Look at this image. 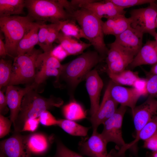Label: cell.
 <instances>
[{
	"instance_id": "1",
	"label": "cell",
	"mask_w": 157,
	"mask_h": 157,
	"mask_svg": "<svg viewBox=\"0 0 157 157\" xmlns=\"http://www.w3.org/2000/svg\"><path fill=\"white\" fill-rule=\"evenodd\" d=\"M79 24L86 39L103 58L108 50L105 44L103 27L104 22L92 12L86 9L76 7L69 13Z\"/></svg>"
},
{
	"instance_id": "2",
	"label": "cell",
	"mask_w": 157,
	"mask_h": 157,
	"mask_svg": "<svg viewBox=\"0 0 157 157\" xmlns=\"http://www.w3.org/2000/svg\"><path fill=\"white\" fill-rule=\"evenodd\" d=\"M34 90L28 91L23 97L20 111L13 124L16 132H21L27 119L38 118L45 111L54 107H60L63 104L60 98L53 96L45 98Z\"/></svg>"
},
{
	"instance_id": "3",
	"label": "cell",
	"mask_w": 157,
	"mask_h": 157,
	"mask_svg": "<svg viewBox=\"0 0 157 157\" xmlns=\"http://www.w3.org/2000/svg\"><path fill=\"white\" fill-rule=\"evenodd\" d=\"M102 58L96 51L83 53L71 62L62 65L58 81L60 78L62 79L73 91Z\"/></svg>"
},
{
	"instance_id": "4",
	"label": "cell",
	"mask_w": 157,
	"mask_h": 157,
	"mask_svg": "<svg viewBox=\"0 0 157 157\" xmlns=\"http://www.w3.org/2000/svg\"><path fill=\"white\" fill-rule=\"evenodd\" d=\"M33 19L26 16L13 15L0 17V30L5 38V45L8 56H17L19 43L27 31L35 24Z\"/></svg>"
},
{
	"instance_id": "5",
	"label": "cell",
	"mask_w": 157,
	"mask_h": 157,
	"mask_svg": "<svg viewBox=\"0 0 157 157\" xmlns=\"http://www.w3.org/2000/svg\"><path fill=\"white\" fill-rule=\"evenodd\" d=\"M28 15L37 22L55 23L72 19L59 0H25Z\"/></svg>"
},
{
	"instance_id": "6",
	"label": "cell",
	"mask_w": 157,
	"mask_h": 157,
	"mask_svg": "<svg viewBox=\"0 0 157 157\" xmlns=\"http://www.w3.org/2000/svg\"><path fill=\"white\" fill-rule=\"evenodd\" d=\"M41 53L40 51L34 48L29 52L15 58L8 86L33 82L36 74L37 60Z\"/></svg>"
},
{
	"instance_id": "7",
	"label": "cell",
	"mask_w": 157,
	"mask_h": 157,
	"mask_svg": "<svg viewBox=\"0 0 157 157\" xmlns=\"http://www.w3.org/2000/svg\"><path fill=\"white\" fill-rule=\"evenodd\" d=\"M156 1L150 3L147 7L132 10L130 17L132 21L131 27L143 34L148 33L154 37L157 33L156 31L157 4Z\"/></svg>"
},
{
	"instance_id": "8",
	"label": "cell",
	"mask_w": 157,
	"mask_h": 157,
	"mask_svg": "<svg viewBox=\"0 0 157 157\" xmlns=\"http://www.w3.org/2000/svg\"><path fill=\"white\" fill-rule=\"evenodd\" d=\"M126 108L127 107L120 105L115 113L103 124V129L100 133L107 144L114 142L119 149L126 144L122 136V127Z\"/></svg>"
},
{
	"instance_id": "9",
	"label": "cell",
	"mask_w": 157,
	"mask_h": 157,
	"mask_svg": "<svg viewBox=\"0 0 157 157\" xmlns=\"http://www.w3.org/2000/svg\"><path fill=\"white\" fill-rule=\"evenodd\" d=\"M108 45L110 49L106 60L107 72L116 74L126 69L132 62L135 55L114 42Z\"/></svg>"
},
{
	"instance_id": "10",
	"label": "cell",
	"mask_w": 157,
	"mask_h": 157,
	"mask_svg": "<svg viewBox=\"0 0 157 157\" xmlns=\"http://www.w3.org/2000/svg\"><path fill=\"white\" fill-rule=\"evenodd\" d=\"M62 67L60 62L52 55L51 51L41 53L36 62V68L39 69L33 83L38 86L51 76H56L57 82Z\"/></svg>"
},
{
	"instance_id": "11",
	"label": "cell",
	"mask_w": 157,
	"mask_h": 157,
	"mask_svg": "<svg viewBox=\"0 0 157 157\" xmlns=\"http://www.w3.org/2000/svg\"><path fill=\"white\" fill-rule=\"evenodd\" d=\"M72 3L79 8L88 10L99 18L107 19L120 15H125L124 9L115 5L110 0L102 1L93 0H72Z\"/></svg>"
},
{
	"instance_id": "12",
	"label": "cell",
	"mask_w": 157,
	"mask_h": 157,
	"mask_svg": "<svg viewBox=\"0 0 157 157\" xmlns=\"http://www.w3.org/2000/svg\"><path fill=\"white\" fill-rule=\"evenodd\" d=\"M107 144L101 133L93 131L90 137L83 138L79 142L78 149L82 155L90 157H114L108 153Z\"/></svg>"
},
{
	"instance_id": "13",
	"label": "cell",
	"mask_w": 157,
	"mask_h": 157,
	"mask_svg": "<svg viewBox=\"0 0 157 157\" xmlns=\"http://www.w3.org/2000/svg\"><path fill=\"white\" fill-rule=\"evenodd\" d=\"M15 132L9 138L1 141L0 151L7 157H32L27 144L28 136Z\"/></svg>"
},
{
	"instance_id": "14",
	"label": "cell",
	"mask_w": 157,
	"mask_h": 157,
	"mask_svg": "<svg viewBox=\"0 0 157 157\" xmlns=\"http://www.w3.org/2000/svg\"><path fill=\"white\" fill-rule=\"evenodd\" d=\"M136 135L157 113V100L149 96L142 104L131 111Z\"/></svg>"
},
{
	"instance_id": "15",
	"label": "cell",
	"mask_w": 157,
	"mask_h": 157,
	"mask_svg": "<svg viewBox=\"0 0 157 157\" xmlns=\"http://www.w3.org/2000/svg\"><path fill=\"white\" fill-rule=\"evenodd\" d=\"M118 104L110 95L108 85L98 111L89 118L93 131H97L98 126L115 113L118 108Z\"/></svg>"
},
{
	"instance_id": "16",
	"label": "cell",
	"mask_w": 157,
	"mask_h": 157,
	"mask_svg": "<svg viewBox=\"0 0 157 157\" xmlns=\"http://www.w3.org/2000/svg\"><path fill=\"white\" fill-rule=\"evenodd\" d=\"M110 93L113 99L120 105L130 108L132 110L142 96L135 89L117 85L112 81L109 83Z\"/></svg>"
},
{
	"instance_id": "17",
	"label": "cell",
	"mask_w": 157,
	"mask_h": 157,
	"mask_svg": "<svg viewBox=\"0 0 157 157\" xmlns=\"http://www.w3.org/2000/svg\"><path fill=\"white\" fill-rule=\"evenodd\" d=\"M38 87L34 83L24 88H19L14 85L7 86L5 95L8 106L10 111V119L13 124H14L20 111L23 97L28 91Z\"/></svg>"
},
{
	"instance_id": "18",
	"label": "cell",
	"mask_w": 157,
	"mask_h": 157,
	"mask_svg": "<svg viewBox=\"0 0 157 157\" xmlns=\"http://www.w3.org/2000/svg\"><path fill=\"white\" fill-rule=\"evenodd\" d=\"M85 79L86 88L90 101V113L92 116L95 114L99 108L100 94L103 83L95 69L91 70L86 76Z\"/></svg>"
},
{
	"instance_id": "19",
	"label": "cell",
	"mask_w": 157,
	"mask_h": 157,
	"mask_svg": "<svg viewBox=\"0 0 157 157\" xmlns=\"http://www.w3.org/2000/svg\"><path fill=\"white\" fill-rule=\"evenodd\" d=\"M143 34L131 27L115 36L114 42L130 51L135 56L142 46Z\"/></svg>"
},
{
	"instance_id": "20",
	"label": "cell",
	"mask_w": 157,
	"mask_h": 157,
	"mask_svg": "<svg viewBox=\"0 0 157 157\" xmlns=\"http://www.w3.org/2000/svg\"><path fill=\"white\" fill-rule=\"evenodd\" d=\"M157 63V42L149 40L142 46L129 66L134 68L142 65H154Z\"/></svg>"
},
{
	"instance_id": "21",
	"label": "cell",
	"mask_w": 157,
	"mask_h": 157,
	"mask_svg": "<svg viewBox=\"0 0 157 157\" xmlns=\"http://www.w3.org/2000/svg\"><path fill=\"white\" fill-rule=\"evenodd\" d=\"M132 22L130 17L125 15H118L107 19L104 22L103 29L105 35H113L116 36L131 27Z\"/></svg>"
},
{
	"instance_id": "22",
	"label": "cell",
	"mask_w": 157,
	"mask_h": 157,
	"mask_svg": "<svg viewBox=\"0 0 157 157\" xmlns=\"http://www.w3.org/2000/svg\"><path fill=\"white\" fill-rule=\"evenodd\" d=\"M57 40L68 56L82 53L83 51L92 45L90 43L79 42L73 38L67 36L60 32Z\"/></svg>"
},
{
	"instance_id": "23",
	"label": "cell",
	"mask_w": 157,
	"mask_h": 157,
	"mask_svg": "<svg viewBox=\"0 0 157 157\" xmlns=\"http://www.w3.org/2000/svg\"><path fill=\"white\" fill-rule=\"evenodd\" d=\"M40 23L35 22L26 33L18 44L17 56L29 52L33 50L35 46L38 44V32Z\"/></svg>"
},
{
	"instance_id": "24",
	"label": "cell",
	"mask_w": 157,
	"mask_h": 157,
	"mask_svg": "<svg viewBox=\"0 0 157 157\" xmlns=\"http://www.w3.org/2000/svg\"><path fill=\"white\" fill-rule=\"evenodd\" d=\"M25 7V0H0V17L22 14Z\"/></svg>"
},
{
	"instance_id": "25",
	"label": "cell",
	"mask_w": 157,
	"mask_h": 157,
	"mask_svg": "<svg viewBox=\"0 0 157 157\" xmlns=\"http://www.w3.org/2000/svg\"><path fill=\"white\" fill-rule=\"evenodd\" d=\"M27 144L32 154L40 155L48 150L49 143L47 139L43 134L34 133L28 136Z\"/></svg>"
},
{
	"instance_id": "26",
	"label": "cell",
	"mask_w": 157,
	"mask_h": 157,
	"mask_svg": "<svg viewBox=\"0 0 157 157\" xmlns=\"http://www.w3.org/2000/svg\"><path fill=\"white\" fill-rule=\"evenodd\" d=\"M157 131V115L154 117L136 135L134 140L126 144V147L127 149L135 147L140 140L144 141L150 137Z\"/></svg>"
},
{
	"instance_id": "27",
	"label": "cell",
	"mask_w": 157,
	"mask_h": 157,
	"mask_svg": "<svg viewBox=\"0 0 157 157\" xmlns=\"http://www.w3.org/2000/svg\"><path fill=\"white\" fill-rule=\"evenodd\" d=\"M57 125L70 135L85 137L90 129L81 125L74 121L66 119L58 120Z\"/></svg>"
},
{
	"instance_id": "28",
	"label": "cell",
	"mask_w": 157,
	"mask_h": 157,
	"mask_svg": "<svg viewBox=\"0 0 157 157\" xmlns=\"http://www.w3.org/2000/svg\"><path fill=\"white\" fill-rule=\"evenodd\" d=\"M62 112L66 119L71 120H79L86 117V113L82 106L74 101L64 106Z\"/></svg>"
},
{
	"instance_id": "29",
	"label": "cell",
	"mask_w": 157,
	"mask_h": 157,
	"mask_svg": "<svg viewBox=\"0 0 157 157\" xmlns=\"http://www.w3.org/2000/svg\"><path fill=\"white\" fill-rule=\"evenodd\" d=\"M76 21L72 18L60 21V31L67 36L78 40L81 38L86 39L81 28L76 24Z\"/></svg>"
},
{
	"instance_id": "30",
	"label": "cell",
	"mask_w": 157,
	"mask_h": 157,
	"mask_svg": "<svg viewBox=\"0 0 157 157\" xmlns=\"http://www.w3.org/2000/svg\"><path fill=\"white\" fill-rule=\"evenodd\" d=\"M111 81L119 85L133 86L135 81L140 77L137 72L125 69L116 74L108 72Z\"/></svg>"
},
{
	"instance_id": "31",
	"label": "cell",
	"mask_w": 157,
	"mask_h": 157,
	"mask_svg": "<svg viewBox=\"0 0 157 157\" xmlns=\"http://www.w3.org/2000/svg\"><path fill=\"white\" fill-rule=\"evenodd\" d=\"M13 64L10 60L1 58L0 60V88L7 86L10 82Z\"/></svg>"
},
{
	"instance_id": "32",
	"label": "cell",
	"mask_w": 157,
	"mask_h": 157,
	"mask_svg": "<svg viewBox=\"0 0 157 157\" xmlns=\"http://www.w3.org/2000/svg\"><path fill=\"white\" fill-rule=\"evenodd\" d=\"M60 22L57 23L49 24V28L47 41V52L51 51L53 48V44L55 41L57 40L60 31Z\"/></svg>"
},
{
	"instance_id": "33",
	"label": "cell",
	"mask_w": 157,
	"mask_h": 157,
	"mask_svg": "<svg viewBox=\"0 0 157 157\" xmlns=\"http://www.w3.org/2000/svg\"><path fill=\"white\" fill-rule=\"evenodd\" d=\"M56 149L55 154L49 157H83L81 155L68 148L59 140L56 141Z\"/></svg>"
},
{
	"instance_id": "34",
	"label": "cell",
	"mask_w": 157,
	"mask_h": 157,
	"mask_svg": "<svg viewBox=\"0 0 157 157\" xmlns=\"http://www.w3.org/2000/svg\"><path fill=\"white\" fill-rule=\"evenodd\" d=\"M49 24L40 23L38 32V45L42 49L44 52H47V41L49 31Z\"/></svg>"
},
{
	"instance_id": "35",
	"label": "cell",
	"mask_w": 157,
	"mask_h": 157,
	"mask_svg": "<svg viewBox=\"0 0 157 157\" xmlns=\"http://www.w3.org/2000/svg\"><path fill=\"white\" fill-rule=\"evenodd\" d=\"M117 6L124 9L125 8L156 1L154 0H110Z\"/></svg>"
},
{
	"instance_id": "36",
	"label": "cell",
	"mask_w": 157,
	"mask_h": 157,
	"mask_svg": "<svg viewBox=\"0 0 157 157\" xmlns=\"http://www.w3.org/2000/svg\"><path fill=\"white\" fill-rule=\"evenodd\" d=\"M147 79L148 94L157 100V75L149 73Z\"/></svg>"
},
{
	"instance_id": "37",
	"label": "cell",
	"mask_w": 157,
	"mask_h": 157,
	"mask_svg": "<svg viewBox=\"0 0 157 157\" xmlns=\"http://www.w3.org/2000/svg\"><path fill=\"white\" fill-rule=\"evenodd\" d=\"M39 117L40 123L43 125L49 126L57 125L58 120L48 110L43 113Z\"/></svg>"
},
{
	"instance_id": "38",
	"label": "cell",
	"mask_w": 157,
	"mask_h": 157,
	"mask_svg": "<svg viewBox=\"0 0 157 157\" xmlns=\"http://www.w3.org/2000/svg\"><path fill=\"white\" fill-rule=\"evenodd\" d=\"M12 121L7 117L0 114V138L7 135L10 131Z\"/></svg>"
},
{
	"instance_id": "39",
	"label": "cell",
	"mask_w": 157,
	"mask_h": 157,
	"mask_svg": "<svg viewBox=\"0 0 157 157\" xmlns=\"http://www.w3.org/2000/svg\"><path fill=\"white\" fill-rule=\"evenodd\" d=\"M147 79L139 77L134 82L132 86L142 96L148 94L147 89Z\"/></svg>"
},
{
	"instance_id": "40",
	"label": "cell",
	"mask_w": 157,
	"mask_h": 157,
	"mask_svg": "<svg viewBox=\"0 0 157 157\" xmlns=\"http://www.w3.org/2000/svg\"><path fill=\"white\" fill-rule=\"evenodd\" d=\"M39 123V117L29 119L24 122L20 132L25 131L33 132L38 128Z\"/></svg>"
},
{
	"instance_id": "41",
	"label": "cell",
	"mask_w": 157,
	"mask_h": 157,
	"mask_svg": "<svg viewBox=\"0 0 157 157\" xmlns=\"http://www.w3.org/2000/svg\"><path fill=\"white\" fill-rule=\"evenodd\" d=\"M144 142L143 146L144 148L152 152L157 151V131Z\"/></svg>"
},
{
	"instance_id": "42",
	"label": "cell",
	"mask_w": 157,
	"mask_h": 157,
	"mask_svg": "<svg viewBox=\"0 0 157 157\" xmlns=\"http://www.w3.org/2000/svg\"><path fill=\"white\" fill-rule=\"evenodd\" d=\"M51 53L52 56L60 62L68 56L66 51L60 44L53 48Z\"/></svg>"
},
{
	"instance_id": "43",
	"label": "cell",
	"mask_w": 157,
	"mask_h": 157,
	"mask_svg": "<svg viewBox=\"0 0 157 157\" xmlns=\"http://www.w3.org/2000/svg\"><path fill=\"white\" fill-rule=\"evenodd\" d=\"M7 100L6 95L1 90L0 91V114L4 115L9 110L7 107Z\"/></svg>"
},
{
	"instance_id": "44",
	"label": "cell",
	"mask_w": 157,
	"mask_h": 157,
	"mask_svg": "<svg viewBox=\"0 0 157 157\" xmlns=\"http://www.w3.org/2000/svg\"><path fill=\"white\" fill-rule=\"evenodd\" d=\"M7 55H8V54L6 50L5 44L3 41L2 37L0 35V56L1 58L4 59Z\"/></svg>"
},
{
	"instance_id": "45",
	"label": "cell",
	"mask_w": 157,
	"mask_h": 157,
	"mask_svg": "<svg viewBox=\"0 0 157 157\" xmlns=\"http://www.w3.org/2000/svg\"><path fill=\"white\" fill-rule=\"evenodd\" d=\"M149 73L157 75V63L153 65L151 68Z\"/></svg>"
},
{
	"instance_id": "46",
	"label": "cell",
	"mask_w": 157,
	"mask_h": 157,
	"mask_svg": "<svg viewBox=\"0 0 157 157\" xmlns=\"http://www.w3.org/2000/svg\"><path fill=\"white\" fill-rule=\"evenodd\" d=\"M149 157H157V151L152 152L149 155Z\"/></svg>"
},
{
	"instance_id": "47",
	"label": "cell",
	"mask_w": 157,
	"mask_h": 157,
	"mask_svg": "<svg viewBox=\"0 0 157 157\" xmlns=\"http://www.w3.org/2000/svg\"><path fill=\"white\" fill-rule=\"evenodd\" d=\"M0 157H7L2 152L0 151Z\"/></svg>"
},
{
	"instance_id": "48",
	"label": "cell",
	"mask_w": 157,
	"mask_h": 157,
	"mask_svg": "<svg viewBox=\"0 0 157 157\" xmlns=\"http://www.w3.org/2000/svg\"><path fill=\"white\" fill-rule=\"evenodd\" d=\"M154 38H155V40L157 42V33L156 35V36H155V37Z\"/></svg>"
},
{
	"instance_id": "49",
	"label": "cell",
	"mask_w": 157,
	"mask_h": 157,
	"mask_svg": "<svg viewBox=\"0 0 157 157\" xmlns=\"http://www.w3.org/2000/svg\"><path fill=\"white\" fill-rule=\"evenodd\" d=\"M156 26H157V16L156 19Z\"/></svg>"
},
{
	"instance_id": "50",
	"label": "cell",
	"mask_w": 157,
	"mask_h": 157,
	"mask_svg": "<svg viewBox=\"0 0 157 157\" xmlns=\"http://www.w3.org/2000/svg\"><path fill=\"white\" fill-rule=\"evenodd\" d=\"M156 28H157V26H156Z\"/></svg>"
}]
</instances>
